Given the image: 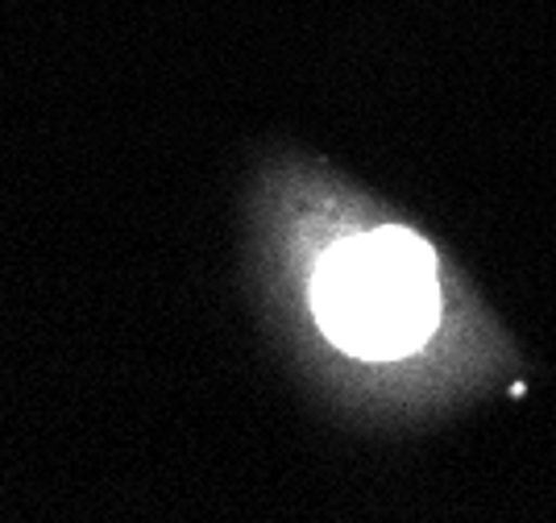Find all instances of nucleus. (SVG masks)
<instances>
[{
	"label": "nucleus",
	"mask_w": 556,
	"mask_h": 523,
	"mask_svg": "<svg viewBox=\"0 0 556 523\" xmlns=\"http://www.w3.org/2000/svg\"><path fill=\"white\" fill-rule=\"evenodd\" d=\"M312 316L353 358L394 362L416 353L441 324L437 253L407 228L341 237L312 274Z\"/></svg>",
	"instance_id": "obj_1"
}]
</instances>
